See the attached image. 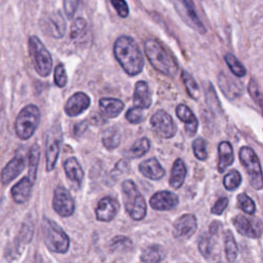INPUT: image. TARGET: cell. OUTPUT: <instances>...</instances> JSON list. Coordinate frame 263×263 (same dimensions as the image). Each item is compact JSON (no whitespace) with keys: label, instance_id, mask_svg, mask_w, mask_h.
Listing matches in <instances>:
<instances>
[{"label":"cell","instance_id":"obj_22","mask_svg":"<svg viewBox=\"0 0 263 263\" xmlns=\"http://www.w3.org/2000/svg\"><path fill=\"white\" fill-rule=\"evenodd\" d=\"M232 223L236 231L242 236H247L250 238H258L261 235V228H257L255 225H253L252 222L243 215L238 214L235 217H233Z\"/></svg>","mask_w":263,"mask_h":263},{"label":"cell","instance_id":"obj_47","mask_svg":"<svg viewBox=\"0 0 263 263\" xmlns=\"http://www.w3.org/2000/svg\"><path fill=\"white\" fill-rule=\"evenodd\" d=\"M80 0H63L64 4V10L69 20H71L74 16V13L78 7Z\"/></svg>","mask_w":263,"mask_h":263},{"label":"cell","instance_id":"obj_37","mask_svg":"<svg viewBox=\"0 0 263 263\" xmlns=\"http://www.w3.org/2000/svg\"><path fill=\"white\" fill-rule=\"evenodd\" d=\"M241 184V175L236 170H231L228 174L225 175L223 179V185L226 190L234 191Z\"/></svg>","mask_w":263,"mask_h":263},{"label":"cell","instance_id":"obj_11","mask_svg":"<svg viewBox=\"0 0 263 263\" xmlns=\"http://www.w3.org/2000/svg\"><path fill=\"white\" fill-rule=\"evenodd\" d=\"M150 123L153 130L161 138L170 139L176 135V123L174 122L172 116L163 110H158L155 112L151 116Z\"/></svg>","mask_w":263,"mask_h":263},{"label":"cell","instance_id":"obj_44","mask_svg":"<svg viewBox=\"0 0 263 263\" xmlns=\"http://www.w3.org/2000/svg\"><path fill=\"white\" fill-rule=\"evenodd\" d=\"M248 90L252 97V99L255 101V103H257L259 105V107H261L262 105V97H261V91H260V88H259V85L257 83V81L252 78L249 82V85H248Z\"/></svg>","mask_w":263,"mask_h":263},{"label":"cell","instance_id":"obj_3","mask_svg":"<svg viewBox=\"0 0 263 263\" xmlns=\"http://www.w3.org/2000/svg\"><path fill=\"white\" fill-rule=\"evenodd\" d=\"M121 194L124 209L135 221H141L146 217L147 203L133 180H125L121 184Z\"/></svg>","mask_w":263,"mask_h":263},{"label":"cell","instance_id":"obj_48","mask_svg":"<svg viewBox=\"0 0 263 263\" xmlns=\"http://www.w3.org/2000/svg\"><path fill=\"white\" fill-rule=\"evenodd\" d=\"M127 171H128V162L125 159H121L116 163L113 173L115 172V174L121 175V174H125Z\"/></svg>","mask_w":263,"mask_h":263},{"label":"cell","instance_id":"obj_7","mask_svg":"<svg viewBox=\"0 0 263 263\" xmlns=\"http://www.w3.org/2000/svg\"><path fill=\"white\" fill-rule=\"evenodd\" d=\"M239 159L248 173L251 186L256 190H261L263 187L262 171L259 158L255 151L248 146L241 147L239 150Z\"/></svg>","mask_w":263,"mask_h":263},{"label":"cell","instance_id":"obj_33","mask_svg":"<svg viewBox=\"0 0 263 263\" xmlns=\"http://www.w3.org/2000/svg\"><path fill=\"white\" fill-rule=\"evenodd\" d=\"M150 149V141L144 137L135 141L133 146L126 151V155L129 158H139L145 155Z\"/></svg>","mask_w":263,"mask_h":263},{"label":"cell","instance_id":"obj_39","mask_svg":"<svg viewBox=\"0 0 263 263\" xmlns=\"http://www.w3.org/2000/svg\"><path fill=\"white\" fill-rule=\"evenodd\" d=\"M212 234H205L203 233L198 240V249L199 252L201 253V255L203 256V258L209 259L212 255L213 252V248H214V243H213V239H212Z\"/></svg>","mask_w":263,"mask_h":263},{"label":"cell","instance_id":"obj_31","mask_svg":"<svg viewBox=\"0 0 263 263\" xmlns=\"http://www.w3.org/2000/svg\"><path fill=\"white\" fill-rule=\"evenodd\" d=\"M224 251L227 261L229 263H234L237 258L238 248L233 233L230 230H226L224 232Z\"/></svg>","mask_w":263,"mask_h":263},{"label":"cell","instance_id":"obj_6","mask_svg":"<svg viewBox=\"0 0 263 263\" xmlns=\"http://www.w3.org/2000/svg\"><path fill=\"white\" fill-rule=\"evenodd\" d=\"M40 123V111L36 105L25 106L17 114L14 122L16 136L21 140L30 139Z\"/></svg>","mask_w":263,"mask_h":263},{"label":"cell","instance_id":"obj_36","mask_svg":"<svg viewBox=\"0 0 263 263\" xmlns=\"http://www.w3.org/2000/svg\"><path fill=\"white\" fill-rule=\"evenodd\" d=\"M181 77L183 79V82L185 84L188 95L193 100H197L199 98V86H198L197 82L194 80V78L192 77V75L189 74L187 71L183 70L181 72Z\"/></svg>","mask_w":263,"mask_h":263},{"label":"cell","instance_id":"obj_16","mask_svg":"<svg viewBox=\"0 0 263 263\" xmlns=\"http://www.w3.org/2000/svg\"><path fill=\"white\" fill-rule=\"evenodd\" d=\"M149 203L153 210L171 211L179 204V197L172 191H157L151 196Z\"/></svg>","mask_w":263,"mask_h":263},{"label":"cell","instance_id":"obj_15","mask_svg":"<svg viewBox=\"0 0 263 263\" xmlns=\"http://www.w3.org/2000/svg\"><path fill=\"white\" fill-rule=\"evenodd\" d=\"M119 211V202L112 196L101 198L96 208V218L101 222L112 221Z\"/></svg>","mask_w":263,"mask_h":263},{"label":"cell","instance_id":"obj_30","mask_svg":"<svg viewBox=\"0 0 263 263\" xmlns=\"http://www.w3.org/2000/svg\"><path fill=\"white\" fill-rule=\"evenodd\" d=\"M40 160V147L38 144H33L28 154V178L34 183L37 177V170Z\"/></svg>","mask_w":263,"mask_h":263},{"label":"cell","instance_id":"obj_10","mask_svg":"<svg viewBox=\"0 0 263 263\" xmlns=\"http://www.w3.org/2000/svg\"><path fill=\"white\" fill-rule=\"evenodd\" d=\"M34 233V227L32 222H24L18 234L15 236L10 246L6 248L5 257L7 260H15L22 255L26 246L31 241Z\"/></svg>","mask_w":263,"mask_h":263},{"label":"cell","instance_id":"obj_19","mask_svg":"<svg viewBox=\"0 0 263 263\" xmlns=\"http://www.w3.org/2000/svg\"><path fill=\"white\" fill-rule=\"evenodd\" d=\"M33 185L34 183L27 176L15 183L10 189V194L13 201L18 204L27 202L31 197Z\"/></svg>","mask_w":263,"mask_h":263},{"label":"cell","instance_id":"obj_1","mask_svg":"<svg viewBox=\"0 0 263 263\" xmlns=\"http://www.w3.org/2000/svg\"><path fill=\"white\" fill-rule=\"evenodd\" d=\"M114 55L129 76H136L143 70L144 58L137 42L129 36H120L113 46Z\"/></svg>","mask_w":263,"mask_h":263},{"label":"cell","instance_id":"obj_14","mask_svg":"<svg viewBox=\"0 0 263 263\" xmlns=\"http://www.w3.org/2000/svg\"><path fill=\"white\" fill-rule=\"evenodd\" d=\"M40 24L44 33L53 38H62L66 33V22L60 11L46 15Z\"/></svg>","mask_w":263,"mask_h":263},{"label":"cell","instance_id":"obj_27","mask_svg":"<svg viewBox=\"0 0 263 263\" xmlns=\"http://www.w3.org/2000/svg\"><path fill=\"white\" fill-rule=\"evenodd\" d=\"M186 175H187V168H186L185 162L181 158L176 159L171 172V177L168 181L170 186L173 189H179L184 184Z\"/></svg>","mask_w":263,"mask_h":263},{"label":"cell","instance_id":"obj_41","mask_svg":"<svg viewBox=\"0 0 263 263\" xmlns=\"http://www.w3.org/2000/svg\"><path fill=\"white\" fill-rule=\"evenodd\" d=\"M192 149L195 157L201 161H204L208 158L206 143L202 138H196L192 143Z\"/></svg>","mask_w":263,"mask_h":263},{"label":"cell","instance_id":"obj_42","mask_svg":"<svg viewBox=\"0 0 263 263\" xmlns=\"http://www.w3.org/2000/svg\"><path fill=\"white\" fill-rule=\"evenodd\" d=\"M53 77H54V83L57 84V86L64 87L67 84V73L63 64H59L55 67Z\"/></svg>","mask_w":263,"mask_h":263},{"label":"cell","instance_id":"obj_28","mask_svg":"<svg viewBox=\"0 0 263 263\" xmlns=\"http://www.w3.org/2000/svg\"><path fill=\"white\" fill-rule=\"evenodd\" d=\"M64 170L66 176L72 182L77 183V185L79 186L81 185L84 178V173L79 161L75 157H69L66 159V161L64 162Z\"/></svg>","mask_w":263,"mask_h":263},{"label":"cell","instance_id":"obj_24","mask_svg":"<svg viewBox=\"0 0 263 263\" xmlns=\"http://www.w3.org/2000/svg\"><path fill=\"white\" fill-rule=\"evenodd\" d=\"M218 83L222 92L225 95L226 98L230 100H233L242 93V88L240 84L229 78L224 73H220L218 77Z\"/></svg>","mask_w":263,"mask_h":263},{"label":"cell","instance_id":"obj_21","mask_svg":"<svg viewBox=\"0 0 263 263\" xmlns=\"http://www.w3.org/2000/svg\"><path fill=\"white\" fill-rule=\"evenodd\" d=\"M139 171L143 176L154 181L160 180L165 175V170L155 157H151L142 161L139 165Z\"/></svg>","mask_w":263,"mask_h":263},{"label":"cell","instance_id":"obj_29","mask_svg":"<svg viewBox=\"0 0 263 263\" xmlns=\"http://www.w3.org/2000/svg\"><path fill=\"white\" fill-rule=\"evenodd\" d=\"M165 257V251L160 245H150L143 249L140 259L143 263H161Z\"/></svg>","mask_w":263,"mask_h":263},{"label":"cell","instance_id":"obj_9","mask_svg":"<svg viewBox=\"0 0 263 263\" xmlns=\"http://www.w3.org/2000/svg\"><path fill=\"white\" fill-rule=\"evenodd\" d=\"M62 143V130L60 125H53L47 133L45 143L46 171L51 172L57 164Z\"/></svg>","mask_w":263,"mask_h":263},{"label":"cell","instance_id":"obj_18","mask_svg":"<svg viewBox=\"0 0 263 263\" xmlns=\"http://www.w3.org/2000/svg\"><path fill=\"white\" fill-rule=\"evenodd\" d=\"M90 105L89 97L81 91L72 95L65 104V113L70 117H75L84 112Z\"/></svg>","mask_w":263,"mask_h":263},{"label":"cell","instance_id":"obj_34","mask_svg":"<svg viewBox=\"0 0 263 263\" xmlns=\"http://www.w3.org/2000/svg\"><path fill=\"white\" fill-rule=\"evenodd\" d=\"M109 249L114 253H126L133 249V240L124 235H116L110 240Z\"/></svg>","mask_w":263,"mask_h":263},{"label":"cell","instance_id":"obj_5","mask_svg":"<svg viewBox=\"0 0 263 263\" xmlns=\"http://www.w3.org/2000/svg\"><path fill=\"white\" fill-rule=\"evenodd\" d=\"M28 49L35 71L40 76L47 77L52 69V58L50 52L35 35L29 37Z\"/></svg>","mask_w":263,"mask_h":263},{"label":"cell","instance_id":"obj_4","mask_svg":"<svg viewBox=\"0 0 263 263\" xmlns=\"http://www.w3.org/2000/svg\"><path fill=\"white\" fill-rule=\"evenodd\" d=\"M42 239L46 248L57 254H66L70 247L68 234L53 220L43 217L41 222Z\"/></svg>","mask_w":263,"mask_h":263},{"label":"cell","instance_id":"obj_13","mask_svg":"<svg viewBox=\"0 0 263 263\" xmlns=\"http://www.w3.org/2000/svg\"><path fill=\"white\" fill-rule=\"evenodd\" d=\"M197 229V220L193 214H184L180 216L173 225V235L180 240L190 238Z\"/></svg>","mask_w":263,"mask_h":263},{"label":"cell","instance_id":"obj_12","mask_svg":"<svg viewBox=\"0 0 263 263\" xmlns=\"http://www.w3.org/2000/svg\"><path fill=\"white\" fill-rule=\"evenodd\" d=\"M52 208L61 217H70L75 211V201L64 186H58L53 191Z\"/></svg>","mask_w":263,"mask_h":263},{"label":"cell","instance_id":"obj_23","mask_svg":"<svg viewBox=\"0 0 263 263\" xmlns=\"http://www.w3.org/2000/svg\"><path fill=\"white\" fill-rule=\"evenodd\" d=\"M133 100H134L135 107H138L141 109H148L151 106L152 99H151V95H150V90L147 82L141 80L136 83Z\"/></svg>","mask_w":263,"mask_h":263},{"label":"cell","instance_id":"obj_32","mask_svg":"<svg viewBox=\"0 0 263 263\" xmlns=\"http://www.w3.org/2000/svg\"><path fill=\"white\" fill-rule=\"evenodd\" d=\"M121 141V135L119 129L116 126H111L110 128L106 129L103 134L102 142L106 149L108 150H114L120 145Z\"/></svg>","mask_w":263,"mask_h":263},{"label":"cell","instance_id":"obj_20","mask_svg":"<svg viewBox=\"0 0 263 263\" xmlns=\"http://www.w3.org/2000/svg\"><path fill=\"white\" fill-rule=\"evenodd\" d=\"M177 117L184 122L185 133L188 137L195 136L198 128V121L194 113L184 104H180L176 108Z\"/></svg>","mask_w":263,"mask_h":263},{"label":"cell","instance_id":"obj_49","mask_svg":"<svg viewBox=\"0 0 263 263\" xmlns=\"http://www.w3.org/2000/svg\"><path fill=\"white\" fill-rule=\"evenodd\" d=\"M34 263H42V258L39 256V254H36V257H35V261Z\"/></svg>","mask_w":263,"mask_h":263},{"label":"cell","instance_id":"obj_26","mask_svg":"<svg viewBox=\"0 0 263 263\" xmlns=\"http://www.w3.org/2000/svg\"><path fill=\"white\" fill-rule=\"evenodd\" d=\"M102 113L107 118H114L118 116L124 108V104L121 100L115 98H102L99 103Z\"/></svg>","mask_w":263,"mask_h":263},{"label":"cell","instance_id":"obj_43","mask_svg":"<svg viewBox=\"0 0 263 263\" xmlns=\"http://www.w3.org/2000/svg\"><path fill=\"white\" fill-rule=\"evenodd\" d=\"M143 117H144L143 109L138 108V107L129 108L125 113V118L127 119V121L130 123H134V124L140 123L143 120Z\"/></svg>","mask_w":263,"mask_h":263},{"label":"cell","instance_id":"obj_8","mask_svg":"<svg viewBox=\"0 0 263 263\" xmlns=\"http://www.w3.org/2000/svg\"><path fill=\"white\" fill-rule=\"evenodd\" d=\"M174 7L181 20L192 30L204 34L206 32L203 24L199 20L192 0H173Z\"/></svg>","mask_w":263,"mask_h":263},{"label":"cell","instance_id":"obj_40","mask_svg":"<svg viewBox=\"0 0 263 263\" xmlns=\"http://www.w3.org/2000/svg\"><path fill=\"white\" fill-rule=\"evenodd\" d=\"M86 28H87V25H86V22L84 18H81V17L76 18L73 22L72 27H71L70 35H71L72 40H79V39L83 38L86 33Z\"/></svg>","mask_w":263,"mask_h":263},{"label":"cell","instance_id":"obj_2","mask_svg":"<svg viewBox=\"0 0 263 263\" xmlns=\"http://www.w3.org/2000/svg\"><path fill=\"white\" fill-rule=\"evenodd\" d=\"M145 53L152 67L165 76L174 77L178 72V65L174 58L155 39H148L144 45Z\"/></svg>","mask_w":263,"mask_h":263},{"label":"cell","instance_id":"obj_25","mask_svg":"<svg viewBox=\"0 0 263 263\" xmlns=\"http://www.w3.org/2000/svg\"><path fill=\"white\" fill-rule=\"evenodd\" d=\"M218 171L219 173H224L234 161L232 145L227 141L221 142L218 146Z\"/></svg>","mask_w":263,"mask_h":263},{"label":"cell","instance_id":"obj_35","mask_svg":"<svg viewBox=\"0 0 263 263\" xmlns=\"http://www.w3.org/2000/svg\"><path fill=\"white\" fill-rule=\"evenodd\" d=\"M224 60L230 69L231 73L236 77H243L247 74V70L245 66L238 61V59L232 53H226Z\"/></svg>","mask_w":263,"mask_h":263},{"label":"cell","instance_id":"obj_45","mask_svg":"<svg viewBox=\"0 0 263 263\" xmlns=\"http://www.w3.org/2000/svg\"><path fill=\"white\" fill-rule=\"evenodd\" d=\"M113 7L117 11L118 15L121 17H126L128 15L129 9L125 0H110Z\"/></svg>","mask_w":263,"mask_h":263},{"label":"cell","instance_id":"obj_46","mask_svg":"<svg viewBox=\"0 0 263 263\" xmlns=\"http://www.w3.org/2000/svg\"><path fill=\"white\" fill-rule=\"evenodd\" d=\"M228 202H229V200H228V198H227L226 196L220 197V198L215 202V204L212 206L211 213H212L213 215H217V216L222 215V213L226 210V208H227V205H228Z\"/></svg>","mask_w":263,"mask_h":263},{"label":"cell","instance_id":"obj_17","mask_svg":"<svg viewBox=\"0 0 263 263\" xmlns=\"http://www.w3.org/2000/svg\"><path fill=\"white\" fill-rule=\"evenodd\" d=\"M25 164H26L25 156L22 153H17L3 167L0 176L1 183L3 185H7L10 182H12L24 171Z\"/></svg>","mask_w":263,"mask_h":263},{"label":"cell","instance_id":"obj_38","mask_svg":"<svg viewBox=\"0 0 263 263\" xmlns=\"http://www.w3.org/2000/svg\"><path fill=\"white\" fill-rule=\"evenodd\" d=\"M236 201H237V205L239 206V209L242 212H245L249 215H254L255 214L256 204H255L254 200L249 195H247L246 193H240V194L237 195Z\"/></svg>","mask_w":263,"mask_h":263}]
</instances>
